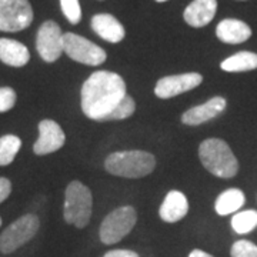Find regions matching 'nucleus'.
<instances>
[{
	"label": "nucleus",
	"mask_w": 257,
	"mask_h": 257,
	"mask_svg": "<svg viewBox=\"0 0 257 257\" xmlns=\"http://www.w3.org/2000/svg\"><path fill=\"white\" fill-rule=\"evenodd\" d=\"M189 211V202L183 193L172 190L166 194L165 200L159 209V216L167 223H176L182 220Z\"/></svg>",
	"instance_id": "obj_16"
},
{
	"label": "nucleus",
	"mask_w": 257,
	"mask_h": 257,
	"mask_svg": "<svg viewBox=\"0 0 257 257\" xmlns=\"http://www.w3.org/2000/svg\"><path fill=\"white\" fill-rule=\"evenodd\" d=\"M93 210L92 192L79 180H73L64 193L63 217L66 223L83 229L90 221Z\"/></svg>",
	"instance_id": "obj_4"
},
{
	"label": "nucleus",
	"mask_w": 257,
	"mask_h": 257,
	"mask_svg": "<svg viewBox=\"0 0 257 257\" xmlns=\"http://www.w3.org/2000/svg\"><path fill=\"white\" fill-rule=\"evenodd\" d=\"M216 36L223 43L239 45L251 37V29L239 19H223L216 28Z\"/></svg>",
	"instance_id": "obj_15"
},
{
	"label": "nucleus",
	"mask_w": 257,
	"mask_h": 257,
	"mask_svg": "<svg viewBox=\"0 0 257 257\" xmlns=\"http://www.w3.org/2000/svg\"><path fill=\"white\" fill-rule=\"evenodd\" d=\"M90 26L97 36H100L103 40L109 43H120L126 36V30L123 25L109 13L94 15L90 22Z\"/></svg>",
	"instance_id": "obj_13"
},
{
	"label": "nucleus",
	"mask_w": 257,
	"mask_h": 257,
	"mask_svg": "<svg viewBox=\"0 0 257 257\" xmlns=\"http://www.w3.org/2000/svg\"><path fill=\"white\" fill-rule=\"evenodd\" d=\"M66 142V135L55 120H42L39 123V139L36 140L33 150L39 156L57 152Z\"/></svg>",
	"instance_id": "obj_11"
},
{
	"label": "nucleus",
	"mask_w": 257,
	"mask_h": 257,
	"mask_svg": "<svg viewBox=\"0 0 257 257\" xmlns=\"http://www.w3.org/2000/svg\"><path fill=\"white\" fill-rule=\"evenodd\" d=\"M217 13V0H193L184 9V22L192 28H204Z\"/></svg>",
	"instance_id": "obj_14"
},
{
	"label": "nucleus",
	"mask_w": 257,
	"mask_h": 257,
	"mask_svg": "<svg viewBox=\"0 0 257 257\" xmlns=\"http://www.w3.org/2000/svg\"><path fill=\"white\" fill-rule=\"evenodd\" d=\"M231 257H257V246L248 240H237L230 250Z\"/></svg>",
	"instance_id": "obj_24"
},
{
	"label": "nucleus",
	"mask_w": 257,
	"mask_h": 257,
	"mask_svg": "<svg viewBox=\"0 0 257 257\" xmlns=\"http://www.w3.org/2000/svg\"><path fill=\"white\" fill-rule=\"evenodd\" d=\"M40 227V220L35 214H25L16 221H13L8 229L0 234V251L3 254H10L19 247L26 244L36 236Z\"/></svg>",
	"instance_id": "obj_6"
},
{
	"label": "nucleus",
	"mask_w": 257,
	"mask_h": 257,
	"mask_svg": "<svg viewBox=\"0 0 257 257\" xmlns=\"http://www.w3.org/2000/svg\"><path fill=\"white\" fill-rule=\"evenodd\" d=\"M221 70L230 73L250 72L257 69V53L253 52H239L236 55L224 59L220 64Z\"/></svg>",
	"instance_id": "obj_19"
},
{
	"label": "nucleus",
	"mask_w": 257,
	"mask_h": 257,
	"mask_svg": "<svg viewBox=\"0 0 257 257\" xmlns=\"http://www.w3.org/2000/svg\"><path fill=\"white\" fill-rule=\"evenodd\" d=\"M203 82V76L200 73H183L166 76L159 79L155 87V94L160 99H170L177 94L189 92L200 86Z\"/></svg>",
	"instance_id": "obj_10"
},
{
	"label": "nucleus",
	"mask_w": 257,
	"mask_h": 257,
	"mask_svg": "<svg viewBox=\"0 0 257 257\" xmlns=\"http://www.w3.org/2000/svg\"><path fill=\"white\" fill-rule=\"evenodd\" d=\"M199 157L206 170L221 179H231L239 172V162L230 146L221 139H207L200 143Z\"/></svg>",
	"instance_id": "obj_2"
},
{
	"label": "nucleus",
	"mask_w": 257,
	"mask_h": 257,
	"mask_svg": "<svg viewBox=\"0 0 257 257\" xmlns=\"http://www.w3.org/2000/svg\"><path fill=\"white\" fill-rule=\"evenodd\" d=\"M104 257H139L136 251L132 250H123V248H117V250H110L107 251Z\"/></svg>",
	"instance_id": "obj_27"
},
{
	"label": "nucleus",
	"mask_w": 257,
	"mask_h": 257,
	"mask_svg": "<svg viewBox=\"0 0 257 257\" xmlns=\"http://www.w3.org/2000/svg\"><path fill=\"white\" fill-rule=\"evenodd\" d=\"M135 110H136V103H135V100L128 94H126L124 99L114 107V110L111 111L110 114H109V117L106 120L127 119V117H130L135 113Z\"/></svg>",
	"instance_id": "obj_22"
},
{
	"label": "nucleus",
	"mask_w": 257,
	"mask_h": 257,
	"mask_svg": "<svg viewBox=\"0 0 257 257\" xmlns=\"http://www.w3.org/2000/svg\"><path fill=\"white\" fill-rule=\"evenodd\" d=\"M231 227L239 234H247L257 227V210L237 211L231 217Z\"/></svg>",
	"instance_id": "obj_21"
},
{
	"label": "nucleus",
	"mask_w": 257,
	"mask_h": 257,
	"mask_svg": "<svg viewBox=\"0 0 257 257\" xmlns=\"http://www.w3.org/2000/svg\"><path fill=\"white\" fill-rule=\"evenodd\" d=\"M0 226H2V219H0Z\"/></svg>",
	"instance_id": "obj_30"
},
{
	"label": "nucleus",
	"mask_w": 257,
	"mask_h": 257,
	"mask_svg": "<svg viewBox=\"0 0 257 257\" xmlns=\"http://www.w3.org/2000/svg\"><path fill=\"white\" fill-rule=\"evenodd\" d=\"M156 167V157L143 150H124L107 156L104 169L113 176L140 179L150 175Z\"/></svg>",
	"instance_id": "obj_3"
},
{
	"label": "nucleus",
	"mask_w": 257,
	"mask_h": 257,
	"mask_svg": "<svg viewBox=\"0 0 257 257\" xmlns=\"http://www.w3.org/2000/svg\"><path fill=\"white\" fill-rule=\"evenodd\" d=\"M63 52L74 62L87 66H99L106 62V52L86 37L76 33H63Z\"/></svg>",
	"instance_id": "obj_7"
},
{
	"label": "nucleus",
	"mask_w": 257,
	"mask_h": 257,
	"mask_svg": "<svg viewBox=\"0 0 257 257\" xmlns=\"http://www.w3.org/2000/svg\"><path fill=\"white\" fill-rule=\"evenodd\" d=\"M60 8L64 18L72 25H77L82 20V8L79 0H60Z\"/></svg>",
	"instance_id": "obj_23"
},
{
	"label": "nucleus",
	"mask_w": 257,
	"mask_h": 257,
	"mask_svg": "<svg viewBox=\"0 0 257 257\" xmlns=\"http://www.w3.org/2000/svg\"><path fill=\"white\" fill-rule=\"evenodd\" d=\"M16 99H18L16 92L12 87H0V113L13 109Z\"/></svg>",
	"instance_id": "obj_25"
},
{
	"label": "nucleus",
	"mask_w": 257,
	"mask_h": 257,
	"mask_svg": "<svg viewBox=\"0 0 257 257\" xmlns=\"http://www.w3.org/2000/svg\"><path fill=\"white\" fill-rule=\"evenodd\" d=\"M36 49L40 57L47 63H53L62 56V53H64L63 33L56 22L47 20L39 28L36 36Z\"/></svg>",
	"instance_id": "obj_9"
},
{
	"label": "nucleus",
	"mask_w": 257,
	"mask_h": 257,
	"mask_svg": "<svg viewBox=\"0 0 257 257\" xmlns=\"http://www.w3.org/2000/svg\"><path fill=\"white\" fill-rule=\"evenodd\" d=\"M156 2H159V3H163V2H167V0H156Z\"/></svg>",
	"instance_id": "obj_29"
},
{
	"label": "nucleus",
	"mask_w": 257,
	"mask_h": 257,
	"mask_svg": "<svg viewBox=\"0 0 257 257\" xmlns=\"http://www.w3.org/2000/svg\"><path fill=\"white\" fill-rule=\"evenodd\" d=\"M138 221L136 210L132 206H123L110 211L106 219L101 221L99 236L101 243L114 244L124 239Z\"/></svg>",
	"instance_id": "obj_5"
},
{
	"label": "nucleus",
	"mask_w": 257,
	"mask_h": 257,
	"mask_svg": "<svg viewBox=\"0 0 257 257\" xmlns=\"http://www.w3.org/2000/svg\"><path fill=\"white\" fill-rule=\"evenodd\" d=\"M22 147V140L15 135H5L0 138V166H9Z\"/></svg>",
	"instance_id": "obj_20"
},
{
	"label": "nucleus",
	"mask_w": 257,
	"mask_h": 257,
	"mask_svg": "<svg viewBox=\"0 0 257 257\" xmlns=\"http://www.w3.org/2000/svg\"><path fill=\"white\" fill-rule=\"evenodd\" d=\"M226 106H227L226 99L216 96L203 104L194 106L187 111H184L182 116V121L189 126H199V124L206 123L209 120L214 119L216 116H219L221 111L226 109Z\"/></svg>",
	"instance_id": "obj_12"
},
{
	"label": "nucleus",
	"mask_w": 257,
	"mask_h": 257,
	"mask_svg": "<svg viewBox=\"0 0 257 257\" xmlns=\"http://www.w3.org/2000/svg\"><path fill=\"white\" fill-rule=\"evenodd\" d=\"M189 257H213L209 253H206V251H203V250H199V248H194L190 251V254Z\"/></svg>",
	"instance_id": "obj_28"
},
{
	"label": "nucleus",
	"mask_w": 257,
	"mask_h": 257,
	"mask_svg": "<svg viewBox=\"0 0 257 257\" xmlns=\"http://www.w3.org/2000/svg\"><path fill=\"white\" fill-rule=\"evenodd\" d=\"M246 202L244 193L240 189H227L219 194L214 203V210L220 216H227L239 211Z\"/></svg>",
	"instance_id": "obj_18"
},
{
	"label": "nucleus",
	"mask_w": 257,
	"mask_h": 257,
	"mask_svg": "<svg viewBox=\"0 0 257 257\" xmlns=\"http://www.w3.org/2000/svg\"><path fill=\"white\" fill-rule=\"evenodd\" d=\"M126 94V83L120 74L97 70L83 83L82 110L89 119L106 120Z\"/></svg>",
	"instance_id": "obj_1"
},
{
	"label": "nucleus",
	"mask_w": 257,
	"mask_h": 257,
	"mask_svg": "<svg viewBox=\"0 0 257 257\" xmlns=\"http://www.w3.org/2000/svg\"><path fill=\"white\" fill-rule=\"evenodd\" d=\"M0 60L12 67H23L30 60L29 49L13 39H0Z\"/></svg>",
	"instance_id": "obj_17"
},
{
	"label": "nucleus",
	"mask_w": 257,
	"mask_h": 257,
	"mask_svg": "<svg viewBox=\"0 0 257 257\" xmlns=\"http://www.w3.org/2000/svg\"><path fill=\"white\" fill-rule=\"evenodd\" d=\"M33 8L29 0H0V32H20L33 22Z\"/></svg>",
	"instance_id": "obj_8"
},
{
	"label": "nucleus",
	"mask_w": 257,
	"mask_h": 257,
	"mask_svg": "<svg viewBox=\"0 0 257 257\" xmlns=\"http://www.w3.org/2000/svg\"><path fill=\"white\" fill-rule=\"evenodd\" d=\"M10 192H12V183L9 179L0 177V203H3L9 197Z\"/></svg>",
	"instance_id": "obj_26"
}]
</instances>
